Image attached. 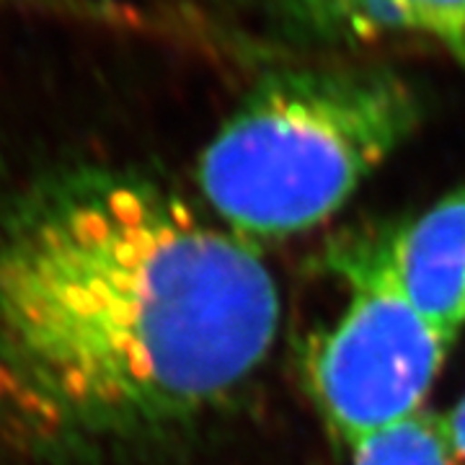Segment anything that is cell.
I'll list each match as a JSON object with an SVG mask.
<instances>
[{"instance_id": "8992f818", "label": "cell", "mask_w": 465, "mask_h": 465, "mask_svg": "<svg viewBox=\"0 0 465 465\" xmlns=\"http://www.w3.org/2000/svg\"><path fill=\"white\" fill-rule=\"evenodd\" d=\"M349 448L351 465H455L445 414L427 409L367 434Z\"/></svg>"}, {"instance_id": "5b68a950", "label": "cell", "mask_w": 465, "mask_h": 465, "mask_svg": "<svg viewBox=\"0 0 465 465\" xmlns=\"http://www.w3.org/2000/svg\"><path fill=\"white\" fill-rule=\"evenodd\" d=\"M385 253L403 295L455 341L465 326V183L385 235Z\"/></svg>"}, {"instance_id": "7a4b0ae2", "label": "cell", "mask_w": 465, "mask_h": 465, "mask_svg": "<svg viewBox=\"0 0 465 465\" xmlns=\"http://www.w3.org/2000/svg\"><path fill=\"white\" fill-rule=\"evenodd\" d=\"M419 119L421 96L393 67H274L202 150L197 186L225 231L253 246L298 235L336 215Z\"/></svg>"}, {"instance_id": "52a82bcc", "label": "cell", "mask_w": 465, "mask_h": 465, "mask_svg": "<svg viewBox=\"0 0 465 465\" xmlns=\"http://www.w3.org/2000/svg\"><path fill=\"white\" fill-rule=\"evenodd\" d=\"M445 430L455 465H465V396L450 414H445Z\"/></svg>"}, {"instance_id": "6da1fadb", "label": "cell", "mask_w": 465, "mask_h": 465, "mask_svg": "<svg viewBox=\"0 0 465 465\" xmlns=\"http://www.w3.org/2000/svg\"><path fill=\"white\" fill-rule=\"evenodd\" d=\"M280 292L259 249L124 168L47 173L0 202V427L104 452L228 401Z\"/></svg>"}, {"instance_id": "277c9868", "label": "cell", "mask_w": 465, "mask_h": 465, "mask_svg": "<svg viewBox=\"0 0 465 465\" xmlns=\"http://www.w3.org/2000/svg\"><path fill=\"white\" fill-rule=\"evenodd\" d=\"M238 8L284 45L318 50L414 45L465 67V0H238Z\"/></svg>"}, {"instance_id": "3957f363", "label": "cell", "mask_w": 465, "mask_h": 465, "mask_svg": "<svg viewBox=\"0 0 465 465\" xmlns=\"http://www.w3.org/2000/svg\"><path fill=\"white\" fill-rule=\"evenodd\" d=\"M339 259L349 302L311 354V385L333 432L354 445L424 409L452 341L403 295L385 238Z\"/></svg>"}]
</instances>
